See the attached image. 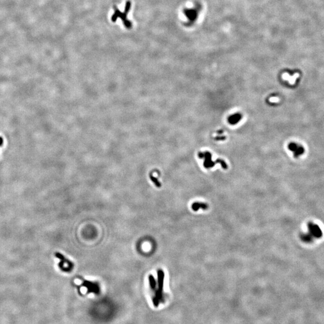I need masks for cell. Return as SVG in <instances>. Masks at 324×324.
Instances as JSON below:
<instances>
[{
	"label": "cell",
	"mask_w": 324,
	"mask_h": 324,
	"mask_svg": "<svg viewBox=\"0 0 324 324\" xmlns=\"http://www.w3.org/2000/svg\"><path fill=\"white\" fill-rule=\"evenodd\" d=\"M131 6H132L131 2L130 1H127L126 3V6H125V8H124V11L123 13L120 12L119 10V9L117 7L114 6V13L112 16L111 17L112 21L115 22L118 18H120L123 21V22L124 26L128 29L132 27V23L131 22V21H129L127 19V14L129 12V11L130 10Z\"/></svg>",
	"instance_id": "1"
},
{
	"label": "cell",
	"mask_w": 324,
	"mask_h": 324,
	"mask_svg": "<svg viewBox=\"0 0 324 324\" xmlns=\"http://www.w3.org/2000/svg\"><path fill=\"white\" fill-rule=\"evenodd\" d=\"M308 233L301 235V239L305 242H310L313 238H319L322 236V232L318 225L313 223H309L308 224Z\"/></svg>",
	"instance_id": "2"
},
{
	"label": "cell",
	"mask_w": 324,
	"mask_h": 324,
	"mask_svg": "<svg viewBox=\"0 0 324 324\" xmlns=\"http://www.w3.org/2000/svg\"><path fill=\"white\" fill-rule=\"evenodd\" d=\"M200 157L201 158H204V166L206 168H209L211 167H213L215 165L214 162H213L211 160V155L210 152H202L199 154Z\"/></svg>",
	"instance_id": "3"
},
{
	"label": "cell",
	"mask_w": 324,
	"mask_h": 324,
	"mask_svg": "<svg viewBox=\"0 0 324 324\" xmlns=\"http://www.w3.org/2000/svg\"><path fill=\"white\" fill-rule=\"evenodd\" d=\"M164 277L165 274L163 270H159L158 271V295L157 297L160 298L161 295V292L163 291V282H164Z\"/></svg>",
	"instance_id": "4"
},
{
	"label": "cell",
	"mask_w": 324,
	"mask_h": 324,
	"mask_svg": "<svg viewBox=\"0 0 324 324\" xmlns=\"http://www.w3.org/2000/svg\"><path fill=\"white\" fill-rule=\"evenodd\" d=\"M289 149L293 152L295 157H298L304 152V148L295 143H291L289 145Z\"/></svg>",
	"instance_id": "5"
},
{
	"label": "cell",
	"mask_w": 324,
	"mask_h": 324,
	"mask_svg": "<svg viewBox=\"0 0 324 324\" xmlns=\"http://www.w3.org/2000/svg\"><path fill=\"white\" fill-rule=\"evenodd\" d=\"M192 208L194 211H198L199 209L202 208L203 210H207L208 208V205L204 203H199L195 202L192 205Z\"/></svg>",
	"instance_id": "6"
},
{
	"label": "cell",
	"mask_w": 324,
	"mask_h": 324,
	"mask_svg": "<svg viewBox=\"0 0 324 324\" xmlns=\"http://www.w3.org/2000/svg\"><path fill=\"white\" fill-rule=\"evenodd\" d=\"M241 118V115L239 114L232 115L229 118V122L231 124H235L238 123Z\"/></svg>",
	"instance_id": "7"
},
{
	"label": "cell",
	"mask_w": 324,
	"mask_h": 324,
	"mask_svg": "<svg viewBox=\"0 0 324 324\" xmlns=\"http://www.w3.org/2000/svg\"><path fill=\"white\" fill-rule=\"evenodd\" d=\"M185 14L187 15V16L188 17V18L190 20V21H192V19H194L196 16V11L195 10H187L185 11Z\"/></svg>",
	"instance_id": "8"
},
{
	"label": "cell",
	"mask_w": 324,
	"mask_h": 324,
	"mask_svg": "<svg viewBox=\"0 0 324 324\" xmlns=\"http://www.w3.org/2000/svg\"><path fill=\"white\" fill-rule=\"evenodd\" d=\"M148 279L149 281V285H150L151 288L152 289H154L156 286V282L154 279V277L152 275H149L148 277Z\"/></svg>",
	"instance_id": "9"
},
{
	"label": "cell",
	"mask_w": 324,
	"mask_h": 324,
	"mask_svg": "<svg viewBox=\"0 0 324 324\" xmlns=\"http://www.w3.org/2000/svg\"><path fill=\"white\" fill-rule=\"evenodd\" d=\"M151 180L152 181V182L155 184V185L157 187H160L161 186L160 183V182L158 181V180L157 178H155L154 177H152V176H151Z\"/></svg>",
	"instance_id": "10"
},
{
	"label": "cell",
	"mask_w": 324,
	"mask_h": 324,
	"mask_svg": "<svg viewBox=\"0 0 324 324\" xmlns=\"http://www.w3.org/2000/svg\"><path fill=\"white\" fill-rule=\"evenodd\" d=\"M3 143H4L3 138L2 137H0V146H1L3 145Z\"/></svg>",
	"instance_id": "11"
}]
</instances>
